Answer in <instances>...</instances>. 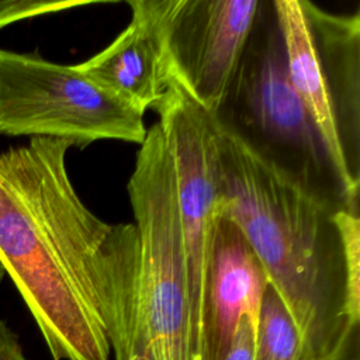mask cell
<instances>
[{"label":"cell","instance_id":"cell-1","mask_svg":"<svg viewBox=\"0 0 360 360\" xmlns=\"http://www.w3.org/2000/svg\"><path fill=\"white\" fill-rule=\"evenodd\" d=\"M70 146L31 138L0 152V262L53 360H128L138 231L84 205L66 169Z\"/></svg>","mask_w":360,"mask_h":360},{"label":"cell","instance_id":"cell-2","mask_svg":"<svg viewBox=\"0 0 360 360\" xmlns=\"http://www.w3.org/2000/svg\"><path fill=\"white\" fill-rule=\"evenodd\" d=\"M215 129L222 214L260 260L297 328L304 359L359 360V211L316 200Z\"/></svg>","mask_w":360,"mask_h":360},{"label":"cell","instance_id":"cell-3","mask_svg":"<svg viewBox=\"0 0 360 360\" xmlns=\"http://www.w3.org/2000/svg\"><path fill=\"white\" fill-rule=\"evenodd\" d=\"M214 125L316 200L359 211L295 91L273 0H260Z\"/></svg>","mask_w":360,"mask_h":360},{"label":"cell","instance_id":"cell-4","mask_svg":"<svg viewBox=\"0 0 360 360\" xmlns=\"http://www.w3.org/2000/svg\"><path fill=\"white\" fill-rule=\"evenodd\" d=\"M128 194L139 238L128 360H205L204 321L184 263L174 159L159 122L141 143Z\"/></svg>","mask_w":360,"mask_h":360},{"label":"cell","instance_id":"cell-5","mask_svg":"<svg viewBox=\"0 0 360 360\" xmlns=\"http://www.w3.org/2000/svg\"><path fill=\"white\" fill-rule=\"evenodd\" d=\"M291 83L347 191L360 188V13L273 0Z\"/></svg>","mask_w":360,"mask_h":360},{"label":"cell","instance_id":"cell-6","mask_svg":"<svg viewBox=\"0 0 360 360\" xmlns=\"http://www.w3.org/2000/svg\"><path fill=\"white\" fill-rule=\"evenodd\" d=\"M143 114L93 83L77 65L0 49V134L63 139L84 148L100 139L142 143Z\"/></svg>","mask_w":360,"mask_h":360},{"label":"cell","instance_id":"cell-7","mask_svg":"<svg viewBox=\"0 0 360 360\" xmlns=\"http://www.w3.org/2000/svg\"><path fill=\"white\" fill-rule=\"evenodd\" d=\"M260 0H173L166 27L172 79L201 108L219 105Z\"/></svg>","mask_w":360,"mask_h":360},{"label":"cell","instance_id":"cell-8","mask_svg":"<svg viewBox=\"0 0 360 360\" xmlns=\"http://www.w3.org/2000/svg\"><path fill=\"white\" fill-rule=\"evenodd\" d=\"M128 27L103 51L79 63L98 87L142 114L172 89L166 27L173 0H132Z\"/></svg>","mask_w":360,"mask_h":360},{"label":"cell","instance_id":"cell-9","mask_svg":"<svg viewBox=\"0 0 360 360\" xmlns=\"http://www.w3.org/2000/svg\"><path fill=\"white\" fill-rule=\"evenodd\" d=\"M267 287L266 271L245 235L232 219L222 217L205 284V360L225 359L242 319L257 329Z\"/></svg>","mask_w":360,"mask_h":360},{"label":"cell","instance_id":"cell-10","mask_svg":"<svg viewBox=\"0 0 360 360\" xmlns=\"http://www.w3.org/2000/svg\"><path fill=\"white\" fill-rule=\"evenodd\" d=\"M253 360H305L297 328L270 285L262 302Z\"/></svg>","mask_w":360,"mask_h":360},{"label":"cell","instance_id":"cell-11","mask_svg":"<svg viewBox=\"0 0 360 360\" xmlns=\"http://www.w3.org/2000/svg\"><path fill=\"white\" fill-rule=\"evenodd\" d=\"M84 1H35V0H0V28L41 14L62 11Z\"/></svg>","mask_w":360,"mask_h":360},{"label":"cell","instance_id":"cell-12","mask_svg":"<svg viewBox=\"0 0 360 360\" xmlns=\"http://www.w3.org/2000/svg\"><path fill=\"white\" fill-rule=\"evenodd\" d=\"M255 339L256 330L248 319H242L236 329L231 349L224 360H253Z\"/></svg>","mask_w":360,"mask_h":360},{"label":"cell","instance_id":"cell-13","mask_svg":"<svg viewBox=\"0 0 360 360\" xmlns=\"http://www.w3.org/2000/svg\"><path fill=\"white\" fill-rule=\"evenodd\" d=\"M0 360H27L18 336L0 319Z\"/></svg>","mask_w":360,"mask_h":360},{"label":"cell","instance_id":"cell-14","mask_svg":"<svg viewBox=\"0 0 360 360\" xmlns=\"http://www.w3.org/2000/svg\"><path fill=\"white\" fill-rule=\"evenodd\" d=\"M129 360H149L146 356H142V354H136V356H132Z\"/></svg>","mask_w":360,"mask_h":360},{"label":"cell","instance_id":"cell-15","mask_svg":"<svg viewBox=\"0 0 360 360\" xmlns=\"http://www.w3.org/2000/svg\"><path fill=\"white\" fill-rule=\"evenodd\" d=\"M4 276H6V271H4V267H3V264H1V262H0V283H1V280L4 278Z\"/></svg>","mask_w":360,"mask_h":360}]
</instances>
